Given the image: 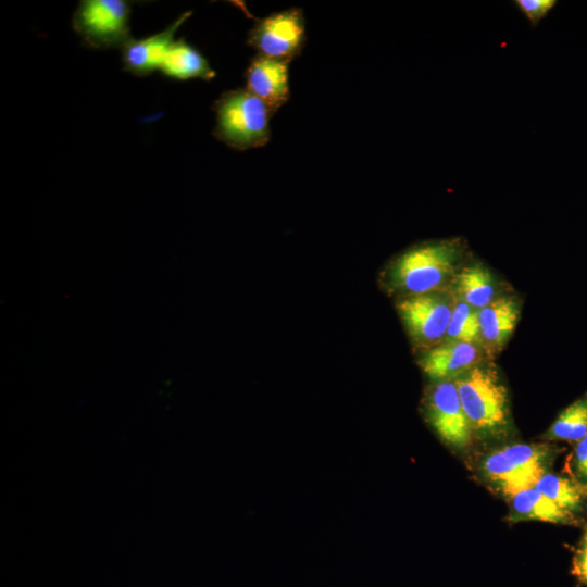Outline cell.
I'll return each instance as SVG.
<instances>
[{
	"mask_svg": "<svg viewBox=\"0 0 587 587\" xmlns=\"http://www.w3.org/2000/svg\"><path fill=\"white\" fill-rule=\"evenodd\" d=\"M511 521L537 520L559 524H575L576 517L561 509L551 499L529 488L510 497Z\"/></svg>",
	"mask_w": 587,
	"mask_h": 587,
	"instance_id": "5bb4252c",
	"label": "cell"
},
{
	"mask_svg": "<svg viewBox=\"0 0 587 587\" xmlns=\"http://www.w3.org/2000/svg\"><path fill=\"white\" fill-rule=\"evenodd\" d=\"M583 487H584V490H585V492H586V495H587V485H586V486H583Z\"/></svg>",
	"mask_w": 587,
	"mask_h": 587,
	"instance_id": "603a6c76",
	"label": "cell"
},
{
	"mask_svg": "<svg viewBox=\"0 0 587 587\" xmlns=\"http://www.w3.org/2000/svg\"><path fill=\"white\" fill-rule=\"evenodd\" d=\"M454 288L459 299L478 311L489 304L496 295L491 274L477 263L455 273Z\"/></svg>",
	"mask_w": 587,
	"mask_h": 587,
	"instance_id": "9a60e30c",
	"label": "cell"
},
{
	"mask_svg": "<svg viewBox=\"0 0 587 587\" xmlns=\"http://www.w3.org/2000/svg\"><path fill=\"white\" fill-rule=\"evenodd\" d=\"M290 62L254 55L245 71V88L275 113L290 96Z\"/></svg>",
	"mask_w": 587,
	"mask_h": 587,
	"instance_id": "9c48e42d",
	"label": "cell"
},
{
	"mask_svg": "<svg viewBox=\"0 0 587 587\" xmlns=\"http://www.w3.org/2000/svg\"><path fill=\"white\" fill-rule=\"evenodd\" d=\"M472 430L495 435L508 425V395L495 370L475 366L455 380Z\"/></svg>",
	"mask_w": 587,
	"mask_h": 587,
	"instance_id": "3957f363",
	"label": "cell"
},
{
	"mask_svg": "<svg viewBox=\"0 0 587 587\" xmlns=\"http://www.w3.org/2000/svg\"><path fill=\"white\" fill-rule=\"evenodd\" d=\"M307 40L301 8H289L258 18L248 32L247 43L260 55L291 62Z\"/></svg>",
	"mask_w": 587,
	"mask_h": 587,
	"instance_id": "52a82bcc",
	"label": "cell"
},
{
	"mask_svg": "<svg viewBox=\"0 0 587 587\" xmlns=\"http://www.w3.org/2000/svg\"><path fill=\"white\" fill-rule=\"evenodd\" d=\"M213 110V135L229 148L245 151L270 141V121L274 113L245 87L223 92L214 102Z\"/></svg>",
	"mask_w": 587,
	"mask_h": 587,
	"instance_id": "7a4b0ae2",
	"label": "cell"
},
{
	"mask_svg": "<svg viewBox=\"0 0 587 587\" xmlns=\"http://www.w3.org/2000/svg\"><path fill=\"white\" fill-rule=\"evenodd\" d=\"M573 470L582 486L587 485V435L575 446L573 452Z\"/></svg>",
	"mask_w": 587,
	"mask_h": 587,
	"instance_id": "ffe728a7",
	"label": "cell"
},
{
	"mask_svg": "<svg viewBox=\"0 0 587 587\" xmlns=\"http://www.w3.org/2000/svg\"><path fill=\"white\" fill-rule=\"evenodd\" d=\"M130 12L125 0H83L73 14V29L90 48L122 49L132 38Z\"/></svg>",
	"mask_w": 587,
	"mask_h": 587,
	"instance_id": "5b68a950",
	"label": "cell"
},
{
	"mask_svg": "<svg viewBox=\"0 0 587 587\" xmlns=\"http://www.w3.org/2000/svg\"><path fill=\"white\" fill-rule=\"evenodd\" d=\"M463 251L460 238L415 245L389 262L384 284L399 298L439 291L455 275Z\"/></svg>",
	"mask_w": 587,
	"mask_h": 587,
	"instance_id": "6da1fadb",
	"label": "cell"
},
{
	"mask_svg": "<svg viewBox=\"0 0 587 587\" xmlns=\"http://www.w3.org/2000/svg\"><path fill=\"white\" fill-rule=\"evenodd\" d=\"M190 15V11L183 13L162 32L139 39L130 38L121 49L124 70L136 76H147L160 70L176 32Z\"/></svg>",
	"mask_w": 587,
	"mask_h": 587,
	"instance_id": "8fae6325",
	"label": "cell"
},
{
	"mask_svg": "<svg viewBox=\"0 0 587 587\" xmlns=\"http://www.w3.org/2000/svg\"><path fill=\"white\" fill-rule=\"evenodd\" d=\"M160 71L163 75L178 80H211L216 75L207 58L183 38L171 45Z\"/></svg>",
	"mask_w": 587,
	"mask_h": 587,
	"instance_id": "4fadbf2b",
	"label": "cell"
},
{
	"mask_svg": "<svg viewBox=\"0 0 587 587\" xmlns=\"http://www.w3.org/2000/svg\"><path fill=\"white\" fill-rule=\"evenodd\" d=\"M453 302L441 290L398 298L396 308L413 342L426 351L440 345L446 338Z\"/></svg>",
	"mask_w": 587,
	"mask_h": 587,
	"instance_id": "8992f818",
	"label": "cell"
},
{
	"mask_svg": "<svg viewBox=\"0 0 587 587\" xmlns=\"http://www.w3.org/2000/svg\"><path fill=\"white\" fill-rule=\"evenodd\" d=\"M587 435V394L561 411L545 437L550 440L579 441Z\"/></svg>",
	"mask_w": 587,
	"mask_h": 587,
	"instance_id": "e0dca14e",
	"label": "cell"
},
{
	"mask_svg": "<svg viewBox=\"0 0 587 587\" xmlns=\"http://www.w3.org/2000/svg\"><path fill=\"white\" fill-rule=\"evenodd\" d=\"M515 7L528 20L532 27H536L541 20L555 7L554 0H515Z\"/></svg>",
	"mask_w": 587,
	"mask_h": 587,
	"instance_id": "d6986e66",
	"label": "cell"
},
{
	"mask_svg": "<svg viewBox=\"0 0 587 587\" xmlns=\"http://www.w3.org/2000/svg\"><path fill=\"white\" fill-rule=\"evenodd\" d=\"M572 573L587 585V546H583L573 559Z\"/></svg>",
	"mask_w": 587,
	"mask_h": 587,
	"instance_id": "44dd1931",
	"label": "cell"
},
{
	"mask_svg": "<svg viewBox=\"0 0 587 587\" xmlns=\"http://www.w3.org/2000/svg\"><path fill=\"white\" fill-rule=\"evenodd\" d=\"M424 412L440 439L455 449L471 442L472 427L461 404L454 380L433 383L424 398Z\"/></svg>",
	"mask_w": 587,
	"mask_h": 587,
	"instance_id": "ba28073f",
	"label": "cell"
},
{
	"mask_svg": "<svg viewBox=\"0 0 587 587\" xmlns=\"http://www.w3.org/2000/svg\"><path fill=\"white\" fill-rule=\"evenodd\" d=\"M534 488L570 513L579 512L583 508L584 487L571 478L546 473Z\"/></svg>",
	"mask_w": 587,
	"mask_h": 587,
	"instance_id": "2e32d148",
	"label": "cell"
},
{
	"mask_svg": "<svg viewBox=\"0 0 587 587\" xmlns=\"http://www.w3.org/2000/svg\"><path fill=\"white\" fill-rule=\"evenodd\" d=\"M583 546H587V527H586V530H585V534H584V537H583Z\"/></svg>",
	"mask_w": 587,
	"mask_h": 587,
	"instance_id": "7402d4cb",
	"label": "cell"
},
{
	"mask_svg": "<svg viewBox=\"0 0 587 587\" xmlns=\"http://www.w3.org/2000/svg\"><path fill=\"white\" fill-rule=\"evenodd\" d=\"M552 451L546 445L505 446L484 458L482 472L498 490L511 497L535 487L547 473Z\"/></svg>",
	"mask_w": 587,
	"mask_h": 587,
	"instance_id": "277c9868",
	"label": "cell"
},
{
	"mask_svg": "<svg viewBox=\"0 0 587 587\" xmlns=\"http://www.w3.org/2000/svg\"><path fill=\"white\" fill-rule=\"evenodd\" d=\"M446 338L448 340L480 345L478 310L455 298Z\"/></svg>",
	"mask_w": 587,
	"mask_h": 587,
	"instance_id": "ac0fdd59",
	"label": "cell"
},
{
	"mask_svg": "<svg viewBox=\"0 0 587 587\" xmlns=\"http://www.w3.org/2000/svg\"><path fill=\"white\" fill-rule=\"evenodd\" d=\"M480 345L489 354L499 352L513 333L519 316V302L512 297L494 299L478 311Z\"/></svg>",
	"mask_w": 587,
	"mask_h": 587,
	"instance_id": "7c38bea8",
	"label": "cell"
},
{
	"mask_svg": "<svg viewBox=\"0 0 587 587\" xmlns=\"http://www.w3.org/2000/svg\"><path fill=\"white\" fill-rule=\"evenodd\" d=\"M479 348L470 342L448 340L423 352L419 364L433 382L455 380L478 365Z\"/></svg>",
	"mask_w": 587,
	"mask_h": 587,
	"instance_id": "30bf717a",
	"label": "cell"
}]
</instances>
